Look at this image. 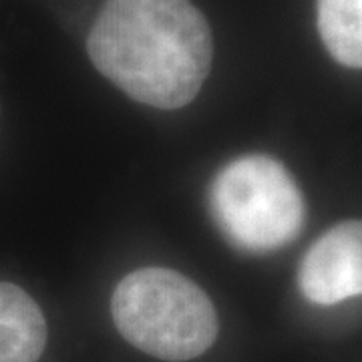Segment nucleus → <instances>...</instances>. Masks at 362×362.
<instances>
[{"label":"nucleus","instance_id":"obj_1","mask_svg":"<svg viewBox=\"0 0 362 362\" xmlns=\"http://www.w3.org/2000/svg\"><path fill=\"white\" fill-rule=\"evenodd\" d=\"M90 63L131 99L181 109L211 69V30L192 0H105L87 39Z\"/></svg>","mask_w":362,"mask_h":362},{"label":"nucleus","instance_id":"obj_2","mask_svg":"<svg viewBox=\"0 0 362 362\" xmlns=\"http://www.w3.org/2000/svg\"><path fill=\"white\" fill-rule=\"evenodd\" d=\"M111 314L129 344L169 362L202 356L220 332L209 296L189 278L168 268L127 274L113 292Z\"/></svg>","mask_w":362,"mask_h":362},{"label":"nucleus","instance_id":"obj_3","mask_svg":"<svg viewBox=\"0 0 362 362\" xmlns=\"http://www.w3.org/2000/svg\"><path fill=\"white\" fill-rule=\"evenodd\" d=\"M209 209L223 235L246 252H274L296 240L306 204L290 171L274 157L244 156L216 175Z\"/></svg>","mask_w":362,"mask_h":362},{"label":"nucleus","instance_id":"obj_4","mask_svg":"<svg viewBox=\"0 0 362 362\" xmlns=\"http://www.w3.org/2000/svg\"><path fill=\"white\" fill-rule=\"evenodd\" d=\"M298 286L304 298L318 306H334L361 294V221H342L312 244L300 264Z\"/></svg>","mask_w":362,"mask_h":362},{"label":"nucleus","instance_id":"obj_5","mask_svg":"<svg viewBox=\"0 0 362 362\" xmlns=\"http://www.w3.org/2000/svg\"><path fill=\"white\" fill-rule=\"evenodd\" d=\"M47 346V320L23 288L0 282V362H37Z\"/></svg>","mask_w":362,"mask_h":362},{"label":"nucleus","instance_id":"obj_6","mask_svg":"<svg viewBox=\"0 0 362 362\" xmlns=\"http://www.w3.org/2000/svg\"><path fill=\"white\" fill-rule=\"evenodd\" d=\"M318 35L332 59L349 69L362 66V0H316Z\"/></svg>","mask_w":362,"mask_h":362}]
</instances>
